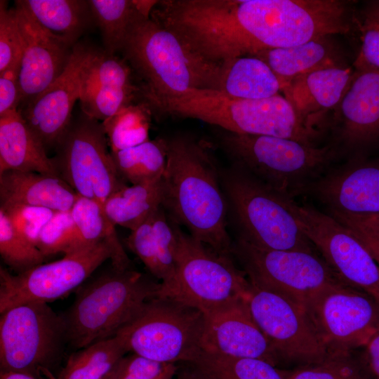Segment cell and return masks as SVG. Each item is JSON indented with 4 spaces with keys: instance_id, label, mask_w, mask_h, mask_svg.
Returning a JSON list of instances; mask_svg holds the SVG:
<instances>
[{
    "instance_id": "17",
    "label": "cell",
    "mask_w": 379,
    "mask_h": 379,
    "mask_svg": "<svg viewBox=\"0 0 379 379\" xmlns=\"http://www.w3.org/2000/svg\"><path fill=\"white\" fill-rule=\"evenodd\" d=\"M242 298L204 314L203 351L233 358L279 361Z\"/></svg>"
},
{
    "instance_id": "18",
    "label": "cell",
    "mask_w": 379,
    "mask_h": 379,
    "mask_svg": "<svg viewBox=\"0 0 379 379\" xmlns=\"http://www.w3.org/2000/svg\"><path fill=\"white\" fill-rule=\"evenodd\" d=\"M331 212L379 213V166H346L321 176L309 187Z\"/></svg>"
},
{
    "instance_id": "46",
    "label": "cell",
    "mask_w": 379,
    "mask_h": 379,
    "mask_svg": "<svg viewBox=\"0 0 379 379\" xmlns=\"http://www.w3.org/2000/svg\"><path fill=\"white\" fill-rule=\"evenodd\" d=\"M349 228L352 230L357 238L369 251L379 267V239H377L362 230L355 228Z\"/></svg>"
},
{
    "instance_id": "13",
    "label": "cell",
    "mask_w": 379,
    "mask_h": 379,
    "mask_svg": "<svg viewBox=\"0 0 379 379\" xmlns=\"http://www.w3.org/2000/svg\"><path fill=\"white\" fill-rule=\"evenodd\" d=\"M62 258L12 274L0 268V313L32 302L59 299L81 285L105 261L111 250L98 242L71 250Z\"/></svg>"
},
{
    "instance_id": "29",
    "label": "cell",
    "mask_w": 379,
    "mask_h": 379,
    "mask_svg": "<svg viewBox=\"0 0 379 379\" xmlns=\"http://www.w3.org/2000/svg\"><path fill=\"white\" fill-rule=\"evenodd\" d=\"M127 352L117 335L98 341L73 353L56 379H103Z\"/></svg>"
},
{
    "instance_id": "27",
    "label": "cell",
    "mask_w": 379,
    "mask_h": 379,
    "mask_svg": "<svg viewBox=\"0 0 379 379\" xmlns=\"http://www.w3.org/2000/svg\"><path fill=\"white\" fill-rule=\"evenodd\" d=\"M70 211L78 232L79 247L104 241L111 250L112 267L119 270L132 269L131 260L119 241L115 225L102 204L79 195Z\"/></svg>"
},
{
    "instance_id": "11",
    "label": "cell",
    "mask_w": 379,
    "mask_h": 379,
    "mask_svg": "<svg viewBox=\"0 0 379 379\" xmlns=\"http://www.w3.org/2000/svg\"><path fill=\"white\" fill-rule=\"evenodd\" d=\"M244 299L279 364L304 366L331 354L301 305L251 283Z\"/></svg>"
},
{
    "instance_id": "42",
    "label": "cell",
    "mask_w": 379,
    "mask_h": 379,
    "mask_svg": "<svg viewBox=\"0 0 379 379\" xmlns=\"http://www.w3.org/2000/svg\"><path fill=\"white\" fill-rule=\"evenodd\" d=\"M177 370L175 363L159 361L133 353L121 359L117 379H173Z\"/></svg>"
},
{
    "instance_id": "43",
    "label": "cell",
    "mask_w": 379,
    "mask_h": 379,
    "mask_svg": "<svg viewBox=\"0 0 379 379\" xmlns=\"http://www.w3.org/2000/svg\"><path fill=\"white\" fill-rule=\"evenodd\" d=\"M20 67V63L15 64L0 73V117L19 109L22 100Z\"/></svg>"
},
{
    "instance_id": "23",
    "label": "cell",
    "mask_w": 379,
    "mask_h": 379,
    "mask_svg": "<svg viewBox=\"0 0 379 379\" xmlns=\"http://www.w3.org/2000/svg\"><path fill=\"white\" fill-rule=\"evenodd\" d=\"M6 171L60 177L53 159L18 110L0 117V173Z\"/></svg>"
},
{
    "instance_id": "6",
    "label": "cell",
    "mask_w": 379,
    "mask_h": 379,
    "mask_svg": "<svg viewBox=\"0 0 379 379\" xmlns=\"http://www.w3.org/2000/svg\"><path fill=\"white\" fill-rule=\"evenodd\" d=\"M172 222L176 238L175 274L168 284H161L158 297L204 314L244 298L250 283L233 258L217 253Z\"/></svg>"
},
{
    "instance_id": "24",
    "label": "cell",
    "mask_w": 379,
    "mask_h": 379,
    "mask_svg": "<svg viewBox=\"0 0 379 379\" xmlns=\"http://www.w3.org/2000/svg\"><path fill=\"white\" fill-rule=\"evenodd\" d=\"M254 57L270 67L282 87L307 74L327 68L343 67L328 36L291 47L264 50Z\"/></svg>"
},
{
    "instance_id": "7",
    "label": "cell",
    "mask_w": 379,
    "mask_h": 379,
    "mask_svg": "<svg viewBox=\"0 0 379 379\" xmlns=\"http://www.w3.org/2000/svg\"><path fill=\"white\" fill-rule=\"evenodd\" d=\"M205 317L166 298L143 305L117 333L128 352L162 362H193L202 352Z\"/></svg>"
},
{
    "instance_id": "35",
    "label": "cell",
    "mask_w": 379,
    "mask_h": 379,
    "mask_svg": "<svg viewBox=\"0 0 379 379\" xmlns=\"http://www.w3.org/2000/svg\"><path fill=\"white\" fill-rule=\"evenodd\" d=\"M286 379H371L359 354H331L321 361L285 371Z\"/></svg>"
},
{
    "instance_id": "28",
    "label": "cell",
    "mask_w": 379,
    "mask_h": 379,
    "mask_svg": "<svg viewBox=\"0 0 379 379\" xmlns=\"http://www.w3.org/2000/svg\"><path fill=\"white\" fill-rule=\"evenodd\" d=\"M162 177L127 185L112 194L104 203V210L115 225L133 231L162 205Z\"/></svg>"
},
{
    "instance_id": "49",
    "label": "cell",
    "mask_w": 379,
    "mask_h": 379,
    "mask_svg": "<svg viewBox=\"0 0 379 379\" xmlns=\"http://www.w3.org/2000/svg\"><path fill=\"white\" fill-rule=\"evenodd\" d=\"M121 362V361H120ZM120 362L117 364V366L108 374L103 379H117L118 375L119 372V367H120Z\"/></svg>"
},
{
    "instance_id": "4",
    "label": "cell",
    "mask_w": 379,
    "mask_h": 379,
    "mask_svg": "<svg viewBox=\"0 0 379 379\" xmlns=\"http://www.w3.org/2000/svg\"><path fill=\"white\" fill-rule=\"evenodd\" d=\"M218 145L233 165L292 199L321 177L333 157L327 146L225 131L218 135Z\"/></svg>"
},
{
    "instance_id": "41",
    "label": "cell",
    "mask_w": 379,
    "mask_h": 379,
    "mask_svg": "<svg viewBox=\"0 0 379 379\" xmlns=\"http://www.w3.org/2000/svg\"><path fill=\"white\" fill-rule=\"evenodd\" d=\"M0 209L14 229L35 246L41 231L56 213L46 208L24 205L3 206Z\"/></svg>"
},
{
    "instance_id": "34",
    "label": "cell",
    "mask_w": 379,
    "mask_h": 379,
    "mask_svg": "<svg viewBox=\"0 0 379 379\" xmlns=\"http://www.w3.org/2000/svg\"><path fill=\"white\" fill-rule=\"evenodd\" d=\"M133 71L124 59L91 49L81 72V89L94 86L133 88Z\"/></svg>"
},
{
    "instance_id": "1",
    "label": "cell",
    "mask_w": 379,
    "mask_h": 379,
    "mask_svg": "<svg viewBox=\"0 0 379 379\" xmlns=\"http://www.w3.org/2000/svg\"><path fill=\"white\" fill-rule=\"evenodd\" d=\"M166 144L161 205L168 216L217 253L232 256L227 202L208 147L184 135L166 138Z\"/></svg>"
},
{
    "instance_id": "45",
    "label": "cell",
    "mask_w": 379,
    "mask_h": 379,
    "mask_svg": "<svg viewBox=\"0 0 379 379\" xmlns=\"http://www.w3.org/2000/svg\"><path fill=\"white\" fill-rule=\"evenodd\" d=\"M361 350L360 357L371 379H379V330Z\"/></svg>"
},
{
    "instance_id": "26",
    "label": "cell",
    "mask_w": 379,
    "mask_h": 379,
    "mask_svg": "<svg viewBox=\"0 0 379 379\" xmlns=\"http://www.w3.org/2000/svg\"><path fill=\"white\" fill-rule=\"evenodd\" d=\"M36 20L47 32L67 44L76 41L95 22L88 1L23 0Z\"/></svg>"
},
{
    "instance_id": "38",
    "label": "cell",
    "mask_w": 379,
    "mask_h": 379,
    "mask_svg": "<svg viewBox=\"0 0 379 379\" xmlns=\"http://www.w3.org/2000/svg\"><path fill=\"white\" fill-rule=\"evenodd\" d=\"M78 241L71 211L56 212L41 231L36 246L46 258L79 248Z\"/></svg>"
},
{
    "instance_id": "3",
    "label": "cell",
    "mask_w": 379,
    "mask_h": 379,
    "mask_svg": "<svg viewBox=\"0 0 379 379\" xmlns=\"http://www.w3.org/2000/svg\"><path fill=\"white\" fill-rule=\"evenodd\" d=\"M161 283L133 269H112L80 287L62 314L67 345L76 350L115 336L147 301L158 297Z\"/></svg>"
},
{
    "instance_id": "40",
    "label": "cell",
    "mask_w": 379,
    "mask_h": 379,
    "mask_svg": "<svg viewBox=\"0 0 379 379\" xmlns=\"http://www.w3.org/2000/svg\"><path fill=\"white\" fill-rule=\"evenodd\" d=\"M22 41L15 7L8 9L6 1L0 3V73L20 63Z\"/></svg>"
},
{
    "instance_id": "15",
    "label": "cell",
    "mask_w": 379,
    "mask_h": 379,
    "mask_svg": "<svg viewBox=\"0 0 379 379\" xmlns=\"http://www.w3.org/2000/svg\"><path fill=\"white\" fill-rule=\"evenodd\" d=\"M91 49L76 44L63 72L18 110L46 151L55 148L72 119L74 105L81 95L82 69Z\"/></svg>"
},
{
    "instance_id": "47",
    "label": "cell",
    "mask_w": 379,
    "mask_h": 379,
    "mask_svg": "<svg viewBox=\"0 0 379 379\" xmlns=\"http://www.w3.org/2000/svg\"><path fill=\"white\" fill-rule=\"evenodd\" d=\"M0 379H38L36 377L15 371H1Z\"/></svg>"
},
{
    "instance_id": "39",
    "label": "cell",
    "mask_w": 379,
    "mask_h": 379,
    "mask_svg": "<svg viewBox=\"0 0 379 379\" xmlns=\"http://www.w3.org/2000/svg\"><path fill=\"white\" fill-rule=\"evenodd\" d=\"M357 21L361 36V47L353 63L354 70H379V1H371Z\"/></svg>"
},
{
    "instance_id": "9",
    "label": "cell",
    "mask_w": 379,
    "mask_h": 379,
    "mask_svg": "<svg viewBox=\"0 0 379 379\" xmlns=\"http://www.w3.org/2000/svg\"><path fill=\"white\" fill-rule=\"evenodd\" d=\"M55 149L60 178L79 196L103 205L128 185L115 166L102 123L83 112L72 117Z\"/></svg>"
},
{
    "instance_id": "31",
    "label": "cell",
    "mask_w": 379,
    "mask_h": 379,
    "mask_svg": "<svg viewBox=\"0 0 379 379\" xmlns=\"http://www.w3.org/2000/svg\"><path fill=\"white\" fill-rule=\"evenodd\" d=\"M111 153L120 176L132 185L159 178L164 172L165 138L149 140L135 147Z\"/></svg>"
},
{
    "instance_id": "36",
    "label": "cell",
    "mask_w": 379,
    "mask_h": 379,
    "mask_svg": "<svg viewBox=\"0 0 379 379\" xmlns=\"http://www.w3.org/2000/svg\"><path fill=\"white\" fill-rule=\"evenodd\" d=\"M0 254L4 263L17 274L43 264L46 257L13 227L0 209Z\"/></svg>"
},
{
    "instance_id": "22",
    "label": "cell",
    "mask_w": 379,
    "mask_h": 379,
    "mask_svg": "<svg viewBox=\"0 0 379 379\" xmlns=\"http://www.w3.org/2000/svg\"><path fill=\"white\" fill-rule=\"evenodd\" d=\"M126 244L151 274L168 284L175 269L176 238L172 220L161 206L135 230Z\"/></svg>"
},
{
    "instance_id": "25",
    "label": "cell",
    "mask_w": 379,
    "mask_h": 379,
    "mask_svg": "<svg viewBox=\"0 0 379 379\" xmlns=\"http://www.w3.org/2000/svg\"><path fill=\"white\" fill-rule=\"evenodd\" d=\"M219 90L232 98L260 100L281 92L282 85L270 67L254 56H244L222 65Z\"/></svg>"
},
{
    "instance_id": "20",
    "label": "cell",
    "mask_w": 379,
    "mask_h": 379,
    "mask_svg": "<svg viewBox=\"0 0 379 379\" xmlns=\"http://www.w3.org/2000/svg\"><path fill=\"white\" fill-rule=\"evenodd\" d=\"M353 73L347 67L318 70L291 81L281 92L308 126L321 131L324 116L336 108Z\"/></svg>"
},
{
    "instance_id": "19",
    "label": "cell",
    "mask_w": 379,
    "mask_h": 379,
    "mask_svg": "<svg viewBox=\"0 0 379 379\" xmlns=\"http://www.w3.org/2000/svg\"><path fill=\"white\" fill-rule=\"evenodd\" d=\"M343 139L361 145L379 138V70H354L335 108Z\"/></svg>"
},
{
    "instance_id": "12",
    "label": "cell",
    "mask_w": 379,
    "mask_h": 379,
    "mask_svg": "<svg viewBox=\"0 0 379 379\" xmlns=\"http://www.w3.org/2000/svg\"><path fill=\"white\" fill-rule=\"evenodd\" d=\"M303 308L330 354L355 352L379 330V305L344 282L319 291Z\"/></svg>"
},
{
    "instance_id": "32",
    "label": "cell",
    "mask_w": 379,
    "mask_h": 379,
    "mask_svg": "<svg viewBox=\"0 0 379 379\" xmlns=\"http://www.w3.org/2000/svg\"><path fill=\"white\" fill-rule=\"evenodd\" d=\"M93 19L98 26L105 51H121L132 25L144 16L134 0H90ZM145 17V16H144Z\"/></svg>"
},
{
    "instance_id": "2",
    "label": "cell",
    "mask_w": 379,
    "mask_h": 379,
    "mask_svg": "<svg viewBox=\"0 0 379 379\" xmlns=\"http://www.w3.org/2000/svg\"><path fill=\"white\" fill-rule=\"evenodd\" d=\"M121 52L141 81L145 105L191 89L219 90L222 65L199 57L149 18L142 16L132 25Z\"/></svg>"
},
{
    "instance_id": "8",
    "label": "cell",
    "mask_w": 379,
    "mask_h": 379,
    "mask_svg": "<svg viewBox=\"0 0 379 379\" xmlns=\"http://www.w3.org/2000/svg\"><path fill=\"white\" fill-rule=\"evenodd\" d=\"M66 344L62 316L47 302H28L1 314V371L23 373L38 379H56L53 370Z\"/></svg>"
},
{
    "instance_id": "5",
    "label": "cell",
    "mask_w": 379,
    "mask_h": 379,
    "mask_svg": "<svg viewBox=\"0 0 379 379\" xmlns=\"http://www.w3.org/2000/svg\"><path fill=\"white\" fill-rule=\"evenodd\" d=\"M220 179L237 238L266 249L313 251L290 208L292 199L234 165L220 171Z\"/></svg>"
},
{
    "instance_id": "30",
    "label": "cell",
    "mask_w": 379,
    "mask_h": 379,
    "mask_svg": "<svg viewBox=\"0 0 379 379\" xmlns=\"http://www.w3.org/2000/svg\"><path fill=\"white\" fill-rule=\"evenodd\" d=\"M190 364L205 379H286L285 371L259 359L233 358L202 351Z\"/></svg>"
},
{
    "instance_id": "10",
    "label": "cell",
    "mask_w": 379,
    "mask_h": 379,
    "mask_svg": "<svg viewBox=\"0 0 379 379\" xmlns=\"http://www.w3.org/2000/svg\"><path fill=\"white\" fill-rule=\"evenodd\" d=\"M231 255L251 284L302 307L319 291L343 282L314 251L266 249L237 237Z\"/></svg>"
},
{
    "instance_id": "44",
    "label": "cell",
    "mask_w": 379,
    "mask_h": 379,
    "mask_svg": "<svg viewBox=\"0 0 379 379\" xmlns=\"http://www.w3.org/2000/svg\"><path fill=\"white\" fill-rule=\"evenodd\" d=\"M330 215L348 227L362 230L379 239V213L349 215L331 212Z\"/></svg>"
},
{
    "instance_id": "48",
    "label": "cell",
    "mask_w": 379,
    "mask_h": 379,
    "mask_svg": "<svg viewBox=\"0 0 379 379\" xmlns=\"http://www.w3.org/2000/svg\"><path fill=\"white\" fill-rule=\"evenodd\" d=\"M178 379H205L201 375H199L197 371L191 368L189 372L183 373Z\"/></svg>"
},
{
    "instance_id": "37",
    "label": "cell",
    "mask_w": 379,
    "mask_h": 379,
    "mask_svg": "<svg viewBox=\"0 0 379 379\" xmlns=\"http://www.w3.org/2000/svg\"><path fill=\"white\" fill-rule=\"evenodd\" d=\"M137 95H140L138 86H94L83 88L81 90L79 98L81 112L88 117L102 122L121 109L134 103Z\"/></svg>"
},
{
    "instance_id": "33",
    "label": "cell",
    "mask_w": 379,
    "mask_h": 379,
    "mask_svg": "<svg viewBox=\"0 0 379 379\" xmlns=\"http://www.w3.org/2000/svg\"><path fill=\"white\" fill-rule=\"evenodd\" d=\"M151 114L148 107L140 102L124 107L103 121L111 152L131 148L148 141Z\"/></svg>"
},
{
    "instance_id": "14",
    "label": "cell",
    "mask_w": 379,
    "mask_h": 379,
    "mask_svg": "<svg viewBox=\"0 0 379 379\" xmlns=\"http://www.w3.org/2000/svg\"><path fill=\"white\" fill-rule=\"evenodd\" d=\"M289 206L301 230L337 276L379 305V267L352 230L307 204L291 199Z\"/></svg>"
},
{
    "instance_id": "16",
    "label": "cell",
    "mask_w": 379,
    "mask_h": 379,
    "mask_svg": "<svg viewBox=\"0 0 379 379\" xmlns=\"http://www.w3.org/2000/svg\"><path fill=\"white\" fill-rule=\"evenodd\" d=\"M15 4L22 41L19 72L22 107L63 72L74 46L67 44L42 27L27 10L23 0L15 1Z\"/></svg>"
},
{
    "instance_id": "21",
    "label": "cell",
    "mask_w": 379,
    "mask_h": 379,
    "mask_svg": "<svg viewBox=\"0 0 379 379\" xmlns=\"http://www.w3.org/2000/svg\"><path fill=\"white\" fill-rule=\"evenodd\" d=\"M78 196L60 177L18 171L0 173V207L24 205L66 212Z\"/></svg>"
}]
</instances>
